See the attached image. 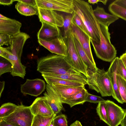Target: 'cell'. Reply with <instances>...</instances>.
<instances>
[{
	"instance_id": "1",
	"label": "cell",
	"mask_w": 126,
	"mask_h": 126,
	"mask_svg": "<svg viewBox=\"0 0 126 126\" xmlns=\"http://www.w3.org/2000/svg\"><path fill=\"white\" fill-rule=\"evenodd\" d=\"M37 65V70L43 77L80 73L68 63L65 56L56 54L38 59Z\"/></svg>"
},
{
	"instance_id": "2",
	"label": "cell",
	"mask_w": 126,
	"mask_h": 126,
	"mask_svg": "<svg viewBox=\"0 0 126 126\" xmlns=\"http://www.w3.org/2000/svg\"><path fill=\"white\" fill-rule=\"evenodd\" d=\"M73 10L79 16L88 32L91 40L98 43L100 40L99 32L92 6L85 1L73 0Z\"/></svg>"
},
{
	"instance_id": "3",
	"label": "cell",
	"mask_w": 126,
	"mask_h": 126,
	"mask_svg": "<svg viewBox=\"0 0 126 126\" xmlns=\"http://www.w3.org/2000/svg\"><path fill=\"white\" fill-rule=\"evenodd\" d=\"M100 40L97 43L91 40L96 56L106 62L112 61L116 57L117 50L110 41V34L108 27L99 23L97 20Z\"/></svg>"
},
{
	"instance_id": "4",
	"label": "cell",
	"mask_w": 126,
	"mask_h": 126,
	"mask_svg": "<svg viewBox=\"0 0 126 126\" xmlns=\"http://www.w3.org/2000/svg\"><path fill=\"white\" fill-rule=\"evenodd\" d=\"M87 84L89 88L100 93L101 96H112V87L107 72L97 68L93 72L87 73Z\"/></svg>"
},
{
	"instance_id": "5",
	"label": "cell",
	"mask_w": 126,
	"mask_h": 126,
	"mask_svg": "<svg viewBox=\"0 0 126 126\" xmlns=\"http://www.w3.org/2000/svg\"><path fill=\"white\" fill-rule=\"evenodd\" d=\"M34 117L30 106H24L21 103L13 113L2 119L15 126H31Z\"/></svg>"
},
{
	"instance_id": "6",
	"label": "cell",
	"mask_w": 126,
	"mask_h": 126,
	"mask_svg": "<svg viewBox=\"0 0 126 126\" xmlns=\"http://www.w3.org/2000/svg\"><path fill=\"white\" fill-rule=\"evenodd\" d=\"M65 39L67 47V55L65 57L66 60L74 69L87 77V70L77 52L71 30Z\"/></svg>"
},
{
	"instance_id": "7",
	"label": "cell",
	"mask_w": 126,
	"mask_h": 126,
	"mask_svg": "<svg viewBox=\"0 0 126 126\" xmlns=\"http://www.w3.org/2000/svg\"><path fill=\"white\" fill-rule=\"evenodd\" d=\"M38 8L72 14L73 0H35Z\"/></svg>"
},
{
	"instance_id": "8",
	"label": "cell",
	"mask_w": 126,
	"mask_h": 126,
	"mask_svg": "<svg viewBox=\"0 0 126 126\" xmlns=\"http://www.w3.org/2000/svg\"><path fill=\"white\" fill-rule=\"evenodd\" d=\"M39 44L52 53L66 56L67 47L65 39L62 34L52 39L44 40L38 39Z\"/></svg>"
},
{
	"instance_id": "9",
	"label": "cell",
	"mask_w": 126,
	"mask_h": 126,
	"mask_svg": "<svg viewBox=\"0 0 126 126\" xmlns=\"http://www.w3.org/2000/svg\"><path fill=\"white\" fill-rule=\"evenodd\" d=\"M46 85L45 81L40 79H27L25 82L21 85L20 91L25 95L37 96L45 91Z\"/></svg>"
},
{
	"instance_id": "10",
	"label": "cell",
	"mask_w": 126,
	"mask_h": 126,
	"mask_svg": "<svg viewBox=\"0 0 126 126\" xmlns=\"http://www.w3.org/2000/svg\"><path fill=\"white\" fill-rule=\"evenodd\" d=\"M109 126H118L123 118L125 110L109 100L106 101Z\"/></svg>"
},
{
	"instance_id": "11",
	"label": "cell",
	"mask_w": 126,
	"mask_h": 126,
	"mask_svg": "<svg viewBox=\"0 0 126 126\" xmlns=\"http://www.w3.org/2000/svg\"><path fill=\"white\" fill-rule=\"evenodd\" d=\"M71 31L73 36L79 41L89 59L94 65L96 66L92 53L90 37L83 32L72 22Z\"/></svg>"
},
{
	"instance_id": "12",
	"label": "cell",
	"mask_w": 126,
	"mask_h": 126,
	"mask_svg": "<svg viewBox=\"0 0 126 126\" xmlns=\"http://www.w3.org/2000/svg\"><path fill=\"white\" fill-rule=\"evenodd\" d=\"M38 16L40 21L59 27H62L64 17L57 11L38 8Z\"/></svg>"
},
{
	"instance_id": "13",
	"label": "cell",
	"mask_w": 126,
	"mask_h": 126,
	"mask_svg": "<svg viewBox=\"0 0 126 126\" xmlns=\"http://www.w3.org/2000/svg\"><path fill=\"white\" fill-rule=\"evenodd\" d=\"M30 106L34 116L39 115L49 116L54 114L46 99L44 96L36 98Z\"/></svg>"
},
{
	"instance_id": "14",
	"label": "cell",
	"mask_w": 126,
	"mask_h": 126,
	"mask_svg": "<svg viewBox=\"0 0 126 126\" xmlns=\"http://www.w3.org/2000/svg\"><path fill=\"white\" fill-rule=\"evenodd\" d=\"M118 57H116L111 62L110 67L107 71L113 90L112 96L118 102L122 104L124 103L119 93L118 87L117 79V70Z\"/></svg>"
},
{
	"instance_id": "15",
	"label": "cell",
	"mask_w": 126,
	"mask_h": 126,
	"mask_svg": "<svg viewBox=\"0 0 126 126\" xmlns=\"http://www.w3.org/2000/svg\"><path fill=\"white\" fill-rule=\"evenodd\" d=\"M44 96L46 99L54 113L56 115L64 110L63 103L52 86L47 84Z\"/></svg>"
},
{
	"instance_id": "16",
	"label": "cell",
	"mask_w": 126,
	"mask_h": 126,
	"mask_svg": "<svg viewBox=\"0 0 126 126\" xmlns=\"http://www.w3.org/2000/svg\"><path fill=\"white\" fill-rule=\"evenodd\" d=\"M30 37L27 33L21 32L10 36V46L6 48L13 54L22 55L24 45L26 41Z\"/></svg>"
},
{
	"instance_id": "17",
	"label": "cell",
	"mask_w": 126,
	"mask_h": 126,
	"mask_svg": "<svg viewBox=\"0 0 126 126\" xmlns=\"http://www.w3.org/2000/svg\"><path fill=\"white\" fill-rule=\"evenodd\" d=\"M21 23L15 19H0V34H5L10 36L16 35L20 32Z\"/></svg>"
},
{
	"instance_id": "18",
	"label": "cell",
	"mask_w": 126,
	"mask_h": 126,
	"mask_svg": "<svg viewBox=\"0 0 126 126\" xmlns=\"http://www.w3.org/2000/svg\"><path fill=\"white\" fill-rule=\"evenodd\" d=\"M59 97L62 102L82 90L84 86L79 87L55 85L51 86Z\"/></svg>"
},
{
	"instance_id": "19",
	"label": "cell",
	"mask_w": 126,
	"mask_h": 126,
	"mask_svg": "<svg viewBox=\"0 0 126 126\" xmlns=\"http://www.w3.org/2000/svg\"><path fill=\"white\" fill-rule=\"evenodd\" d=\"M41 27L37 34L38 39L47 40L59 35L61 34L59 27L45 23H42Z\"/></svg>"
},
{
	"instance_id": "20",
	"label": "cell",
	"mask_w": 126,
	"mask_h": 126,
	"mask_svg": "<svg viewBox=\"0 0 126 126\" xmlns=\"http://www.w3.org/2000/svg\"><path fill=\"white\" fill-rule=\"evenodd\" d=\"M93 13L98 23L108 27L119 18L113 15L106 13L103 8L98 6L93 10Z\"/></svg>"
},
{
	"instance_id": "21",
	"label": "cell",
	"mask_w": 126,
	"mask_h": 126,
	"mask_svg": "<svg viewBox=\"0 0 126 126\" xmlns=\"http://www.w3.org/2000/svg\"><path fill=\"white\" fill-rule=\"evenodd\" d=\"M73 38L77 52L85 66L87 73L89 72H94L97 67L95 66L89 59L79 41L74 37Z\"/></svg>"
},
{
	"instance_id": "22",
	"label": "cell",
	"mask_w": 126,
	"mask_h": 126,
	"mask_svg": "<svg viewBox=\"0 0 126 126\" xmlns=\"http://www.w3.org/2000/svg\"><path fill=\"white\" fill-rule=\"evenodd\" d=\"M43 77L47 84L51 86L59 85L65 86L79 87L84 86V84L76 81L53 77L44 76Z\"/></svg>"
},
{
	"instance_id": "23",
	"label": "cell",
	"mask_w": 126,
	"mask_h": 126,
	"mask_svg": "<svg viewBox=\"0 0 126 126\" xmlns=\"http://www.w3.org/2000/svg\"><path fill=\"white\" fill-rule=\"evenodd\" d=\"M88 92L85 87L79 92L71 96L63 101V103L69 105L71 107L77 105L83 104L86 102V99Z\"/></svg>"
},
{
	"instance_id": "24",
	"label": "cell",
	"mask_w": 126,
	"mask_h": 126,
	"mask_svg": "<svg viewBox=\"0 0 126 126\" xmlns=\"http://www.w3.org/2000/svg\"><path fill=\"white\" fill-rule=\"evenodd\" d=\"M15 8L21 14L26 16L38 15V9L37 7L28 5L18 2L15 6Z\"/></svg>"
},
{
	"instance_id": "25",
	"label": "cell",
	"mask_w": 126,
	"mask_h": 126,
	"mask_svg": "<svg viewBox=\"0 0 126 126\" xmlns=\"http://www.w3.org/2000/svg\"><path fill=\"white\" fill-rule=\"evenodd\" d=\"M56 115L54 114L49 116L39 115H34L31 126H49L51 121Z\"/></svg>"
},
{
	"instance_id": "26",
	"label": "cell",
	"mask_w": 126,
	"mask_h": 126,
	"mask_svg": "<svg viewBox=\"0 0 126 126\" xmlns=\"http://www.w3.org/2000/svg\"><path fill=\"white\" fill-rule=\"evenodd\" d=\"M108 9L111 14L126 21V8L112 2L109 5Z\"/></svg>"
},
{
	"instance_id": "27",
	"label": "cell",
	"mask_w": 126,
	"mask_h": 126,
	"mask_svg": "<svg viewBox=\"0 0 126 126\" xmlns=\"http://www.w3.org/2000/svg\"><path fill=\"white\" fill-rule=\"evenodd\" d=\"M18 105L12 103L8 102L3 104L0 108V118H3L13 113Z\"/></svg>"
},
{
	"instance_id": "28",
	"label": "cell",
	"mask_w": 126,
	"mask_h": 126,
	"mask_svg": "<svg viewBox=\"0 0 126 126\" xmlns=\"http://www.w3.org/2000/svg\"><path fill=\"white\" fill-rule=\"evenodd\" d=\"M96 111L100 120L109 126L106 101L98 103L96 108Z\"/></svg>"
},
{
	"instance_id": "29",
	"label": "cell",
	"mask_w": 126,
	"mask_h": 126,
	"mask_svg": "<svg viewBox=\"0 0 126 126\" xmlns=\"http://www.w3.org/2000/svg\"><path fill=\"white\" fill-rule=\"evenodd\" d=\"M117 79L119 93L124 103H126V81L118 75Z\"/></svg>"
},
{
	"instance_id": "30",
	"label": "cell",
	"mask_w": 126,
	"mask_h": 126,
	"mask_svg": "<svg viewBox=\"0 0 126 126\" xmlns=\"http://www.w3.org/2000/svg\"><path fill=\"white\" fill-rule=\"evenodd\" d=\"M72 14H68L64 17L63 26L64 37L66 39L71 30L72 23Z\"/></svg>"
},
{
	"instance_id": "31",
	"label": "cell",
	"mask_w": 126,
	"mask_h": 126,
	"mask_svg": "<svg viewBox=\"0 0 126 126\" xmlns=\"http://www.w3.org/2000/svg\"><path fill=\"white\" fill-rule=\"evenodd\" d=\"M72 15V22L85 33L89 36L87 29L79 16L74 12Z\"/></svg>"
},
{
	"instance_id": "32",
	"label": "cell",
	"mask_w": 126,
	"mask_h": 126,
	"mask_svg": "<svg viewBox=\"0 0 126 126\" xmlns=\"http://www.w3.org/2000/svg\"><path fill=\"white\" fill-rule=\"evenodd\" d=\"M13 66L11 63L6 59H2L0 61V76L5 73L12 71Z\"/></svg>"
},
{
	"instance_id": "33",
	"label": "cell",
	"mask_w": 126,
	"mask_h": 126,
	"mask_svg": "<svg viewBox=\"0 0 126 126\" xmlns=\"http://www.w3.org/2000/svg\"><path fill=\"white\" fill-rule=\"evenodd\" d=\"M54 126H68L66 116L63 114L56 115L54 118Z\"/></svg>"
},
{
	"instance_id": "34",
	"label": "cell",
	"mask_w": 126,
	"mask_h": 126,
	"mask_svg": "<svg viewBox=\"0 0 126 126\" xmlns=\"http://www.w3.org/2000/svg\"><path fill=\"white\" fill-rule=\"evenodd\" d=\"M117 74L121 76L126 81V68L119 58L118 60Z\"/></svg>"
},
{
	"instance_id": "35",
	"label": "cell",
	"mask_w": 126,
	"mask_h": 126,
	"mask_svg": "<svg viewBox=\"0 0 126 126\" xmlns=\"http://www.w3.org/2000/svg\"><path fill=\"white\" fill-rule=\"evenodd\" d=\"M106 101V100L100 96L93 95L89 93L87 94L85 100L86 102L94 103L105 102Z\"/></svg>"
},
{
	"instance_id": "36",
	"label": "cell",
	"mask_w": 126,
	"mask_h": 126,
	"mask_svg": "<svg viewBox=\"0 0 126 126\" xmlns=\"http://www.w3.org/2000/svg\"><path fill=\"white\" fill-rule=\"evenodd\" d=\"M10 37L8 35L0 34V46L4 45L8 46L9 45Z\"/></svg>"
},
{
	"instance_id": "37",
	"label": "cell",
	"mask_w": 126,
	"mask_h": 126,
	"mask_svg": "<svg viewBox=\"0 0 126 126\" xmlns=\"http://www.w3.org/2000/svg\"><path fill=\"white\" fill-rule=\"evenodd\" d=\"M16 1L31 5L35 7H37L35 0H19Z\"/></svg>"
},
{
	"instance_id": "38",
	"label": "cell",
	"mask_w": 126,
	"mask_h": 126,
	"mask_svg": "<svg viewBox=\"0 0 126 126\" xmlns=\"http://www.w3.org/2000/svg\"><path fill=\"white\" fill-rule=\"evenodd\" d=\"M112 2L126 8V0H116Z\"/></svg>"
},
{
	"instance_id": "39",
	"label": "cell",
	"mask_w": 126,
	"mask_h": 126,
	"mask_svg": "<svg viewBox=\"0 0 126 126\" xmlns=\"http://www.w3.org/2000/svg\"><path fill=\"white\" fill-rule=\"evenodd\" d=\"M107 0H88V2L89 4H97L99 2H102L104 5H106L108 1Z\"/></svg>"
},
{
	"instance_id": "40",
	"label": "cell",
	"mask_w": 126,
	"mask_h": 126,
	"mask_svg": "<svg viewBox=\"0 0 126 126\" xmlns=\"http://www.w3.org/2000/svg\"><path fill=\"white\" fill-rule=\"evenodd\" d=\"M15 1H16V0H0V3L1 5H8L12 4L13 2Z\"/></svg>"
},
{
	"instance_id": "41",
	"label": "cell",
	"mask_w": 126,
	"mask_h": 126,
	"mask_svg": "<svg viewBox=\"0 0 126 126\" xmlns=\"http://www.w3.org/2000/svg\"><path fill=\"white\" fill-rule=\"evenodd\" d=\"M0 126H15L9 124L5 121L2 118H0Z\"/></svg>"
},
{
	"instance_id": "42",
	"label": "cell",
	"mask_w": 126,
	"mask_h": 126,
	"mask_svg": "<svg viewBox=\"0 0 126 126\" xmlns=\"http://www.w3.org/2000/svg\"><path fill=\"white\" fill-rule=\"evenodd\" d=\"M119 58L122 61L126 68V53H125L121 55Z\"/></svg>"
},
{
	"instance_id": "43",
	"label": "cell",
	"mask_w": 126,
	"mask_h": 126,
	"mask_svg": "<svg viewBox=\"0 0 126 126\" xmlns=\"http://www.w3.org/2000/svg\"><path fill=\"white\" fill-rule=\"evenodd\" d=\"M5 84L4 81H0V97H1L2 93L4 89Z\"/></svg>"
},
{
	"instance_id": "44",
	"label": "cell",
	"mask_w": 126,
	"mask_h": 126,
	"mask_svg": "<svg viewBox=\"0 0 126 126\" xmlns=\"http://www.w3.org/2000/svg\"><path fill=\"white\" fill-rule=\"evenodd\" d=\"M120 125L121 126H126V110H125V113Z\"/></svg>"
},
{
	"instance_id": "45",
	"label": "cell",
	"mask_w": 126,
	"mask_h": 126,
	"mask_svg": "<svg viewBox=\"0 0 126 126\" xmlns=\"http://www.w3.org/2000/svg\"><path fill=\"white\" fill-rule=\"evenodd\" d=\"M0 19H3V20H8L10 18L7 17L3 15H1V14H0Z\"/></svg>"
},
{
	"instance_id": "46",
	"label": "cell",
	"mask_w": 126,
	"mask_h": 126,
	"mask_svg": "<svg viewBox=\"0 0 126 126\" xmlns=\"http://www.w3.org/2000/svg\"><path fill=\"white\" fill-rule=\"evenodd\" d=\"M78 120H77L71 125L70 126H77Z\"/></svg>"
},
{
	"instance_id": "47",
	"label": "cell",
	"mask_w": 126,
	"mask_h": 126,
	"mask_svg": "<svg viewBox=\"0 0 126 126\" xmlns=\"http://www.w3.org/2000/svg\"><path fill=\"white\" fill-rule=\"evenodd\" d=\"M54 118L53 119V120L51 121V123L49 126H54Z\"/></svg>"
},
{
	"instance_id": "48",
	"label": "cell",
	"mask_w": 126,
	"mask_h": 126,
	"mask_svg": "<svg viewBox=\"0 0 126 126\" xmlns=\"http://www.w3.org/2000/svg\"><path fill=\"white\" fill-rule=\"evenodd\" d=\"M77 126H82L81 123L78 121Z\"/></svg>"
},
{
	"instance_id": "49",
	"label": "cell",
	"mask_w": 126,
	"mask_h": 126,
	"mask_svg": "<svg viewBox=\"0 0 126 126\" xmlns=\"http://www.w3.org/2000/svg\"><path fill=\"white\" fill-rule=\"evenodd\" d=\"M125 53H126V51H125Z\"/></svg>"
}]
</instances>
